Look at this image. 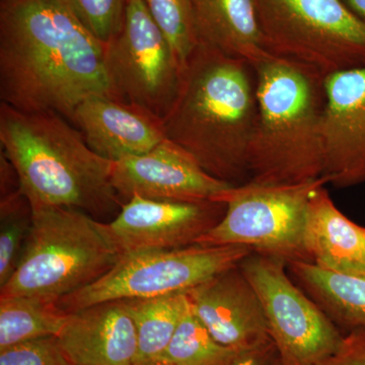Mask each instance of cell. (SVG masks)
<instances>
[{
	"label": "cell",
	"instance_id": "6da1fadb",
	"mask_svg": "<svg viewBox=\"0 0 365 365\" xmlns=\"http://www.w3.org/2000/svg\"><path fill=\"white\" fill-rule=\"evenodd\" d=\"M117 98L98 40L64 0H0V98L71 120L86 98ZM119 100V98H118Z\"/></svg>",
	"mask_w": 365,
	"mask_h": 365
},
{
	"label": "cell",
	"instance_id": "7a4b0ae2",
	"mask_svg": "<svg viewBox=\"0 0 365 365\" xmlns=\"http://www.w3.org/2000/svg\"><path fill=\"white\" fill-rule=\"evenodd\" d=\"M258 119L257 78L247 60L199 43L163 124L167 139L207 174L230 186L250 182V148Z\"/></svg>",
	"mask_w": 365,
	"mask_h": 365
},
{
	"label": "cell",
	"instance_id": "3957f363",
	"mask_svg": "<svg viewBox=\"0 0 365 365\" xmlns=\"http://www.w3.org/2000/svg\"><path fill=\"white\" fill-rule=\"evenodd\" d=\"M55 112H23L0 104L1 151L13 163L32 209L60 207L104 216L121 209L112 184L113 162L86 144Z\"/></svg>",
	"mask_w": 365,
	"mask_h": 365
},
{
	"label": "cell",
	"instance_id": "277c9868",
	"mask_svg": "<svg viewBox=\"0 0 365 365\" xmlns=\"http://www.w3.org/2000/svg\"><path fill=\"white\" fill-rule=\"evenodd\" d=\"M254 67L258 119L250 148V182L316 181L325 170V76L272 56Z\"/></svg>",
	"mask_w": 365,
	"mask_h": 365
},
{
	"label": "cell",
	"instance_id": "5b68a950",
	"mask_svg": "<svg viewBox=\"0 0 365 365\" xmlns=\"http://www.w3.org/2000/svg\"><path fill=\"white\" fill-rule=\"evenodd\" d=\"M123 252L108 223L73 208L33 209V223L18 268L0 297L59 302L100 279Z\"/></svg>",
	"mask_w": 365,
	"mask_h": 365
},
{
	"label": "cell",
	"instance_id": "8992f818",
	"mask_svg": "<svg viewBox=\"0 0 365 365\" xmlns=\"http://www.w3.org/2000/svg\"><path fill=\"white\" fill-rule=\"evenodd\" d=\"M264 50L328 78L365 66V19L344 0H253Z\"/></svg>",
	"mask_w": 365,
	"mask_h": 365
},
{
	"label": "cell",
	"instance_id": "52a82bcc",
	"mask_svg": "<svg viewBox=\"0 0 365 365\" xmlns=\"http://www.w3.org/2000/svg\"><path fill=\"white\" fill-rule=\"evenodd\" d=\"M327 184L323 176L304 184L230 187L222 197L227 212L196 245L244 246L287 264L312 263L304 247L307 207L314 190Z\"/></svg>",
	"mask_w": 365,
	"mask_h": 365
},
{
	"label": "cell",
	"instance_id": "ba28073f",
	"mask_svg": "<svg viewBox=\"0 0 365 365\" xmlns=\"http://www.w3.org/2000/svg\"><path fill=\"white\" fill-rule=\"evenodd\" d=\"M244 246L192 245L174 250H144L122 255L100 279L66 295V313L111 300L151 299L182 294L241 263L252 253Z\"/></svg>",
	"mask_w": 365,
	"mask_h": 365
},
{
	"label": "cell",
	"instance_id": "9c48e42d",
	"mask_svg": "<svg viewBox=\"0 0 365 365\" xmlns=\"http://www.w3.org/2000/svg\"><path fill=\"white\" fill-rule=\"evenodd\" d=\"M105 66L117 98L167 116L184 67L143 0H127L121 28L105 43Z\"/></svg>",
	"mask_w": 365,
	"mask_h": 365
},
{
	"label": "cell",
	"instance_id": "30bf717a",
	"mask_svg": "<svg viewBox=\"0 0 365 365\" xmlns=\"http://www.w3.org/2000/svg\"><path fill=\"white\" fill-rule=\"evenodd\" d=\"M239 266L260 297L285 365H316L339 349L345 334L297 287L284 261L252 252Z\"/></svg>",
	"mask_w": 365,
	"mask_h": 365
},
{
	"label": "cell",
	"instance_id": "8fae6325",
	"mask_svg": "<svg viewBox=\"0 0 365 365\" xmlns=\"http://www.w3.org/2000/svg\"><path fill=\"white\" fill-rule=\"evenodd\" d=\"M227 212L218 201L153 200L134 196L108 223L124 253L174 250L196 245Z\"/></svg>",
	"mask_w": 365,
	"mask_h": 365
},
{
	"label": "cell",
	"instance_id": "7c38bea8",
	"mask_svg": "<svg viewBox=\"0 0 365 365\" xmlns=\"http://www.w3.org/2000/svg\"><path fill=\"white\" fill-rule=\"evenodd\" d=\"M118 195L153 200L218 201L230 185L207 174L191 155L165 139L153 150L113 163Z\"/></svg>",
	"mask_w": 365,
	"mask_h": 365
},
{
	"label": "cell",
	"instance_id": "4fadbf2b",
	"mask_svg": "<svg viewBox=\"0 0 365 365\" xmlns=\"http://www.w3.org/2000/svg\"><path fill=\"white\" fill-rule=\"evenodd\" d=\"M324 177L336 188L365 182V66L325 81Z\"/></svg>",
	"mask_w": 365,
	"mask_h": 365
},
{
	"label": "cell",
	"instance_id": "5bb4252c",
	"mask_svg": "<svg viewBox=\"0 0 365 365\" xmlns=\"http://www.w3.org/2000/svg\"><path fill=\"white\" fill-rule=\"evenodd\" d=\"M186 294L197 318L225 347L242 351L271 340L260 297L239 265Z\"/></svg>",
	"mask_w": 365,
	"mask_h": 365
},
{
	"label": "cell",
	"instance_id": "9a60e30c",
	"mask_svg": "<svg viewBox=\"0 0 365 365\" xmlns=\"http://www.w3.org/2000/svg\"><path fill=\"white\" fill-rule=\"evenodd\" d=\"M69 122L81 131L91 150L113 163L144 155L167 139L160 118L106 96L86 98Z\"/></svg>",
	"mask_w": 365,
	"mask_h": 365
},
{
	"label": "cell",
	"instance_id": "2e32d148",
	"mask_svg": "<svg viewBox=\"0 0 365 365\" xmlns=\"http://www.w3.org/2000/svg\"><path fill=\"white\" fill-rule=\"evenodd\" d=\"M57 342L72 365H135L138 339L126 300L68 313Z\"/></svg>",
	"mask_w": 365,
	"mask_h": 365
},
{
	"label": "cell",
	"instance_id": "e0dca14e",
	"mask_svg": "<svg viewBox=\"0 0 365 365\" xmlns=\"http://www.w3.org/2000/svg\"><path fill=\"white\" fill-rule=\"evenodd\" d=\"M304 247L319 267L339 273L365 271V227L336 207L325 185L309 197Z\"/></svg>",
	"mask_w": 365,
	"mask_h": 365
},
{
	"label": "cell",
	"instance_id": "ac0fdd59",
	"mask_svg": "<svg viewBox=\"0 0 365 365\" xmlns=\"http://www.w3.org/2000/svg\"><path fill=\"white\" fill-rule=\"evenodd\" d=\"M199 43L253 66L270 55L262 44L253 0H189Z\"/></svg>",
	"mask_w": 365,
	"mask_h": 365
},
{
	"label": "cell",
	"instance_id": "d6986e66",
	"mask_svg": "<svg viewBox=\"0 0 365 365\" xmlns=\"http://www.w3.org/2000/svg\"><path fill=\"white\" fill-rule=\"evenodd\" d=\"M287 271L340 330L365 328V271L334 272L309 262L288 263Z\"/></svg>",
	"mask_w": 365,
	"mask_h": 365
},
{
	"label": "cell",
	"instance_id": "ffe728a7",
	"mask_svg": "<svg viewBox=\"0 0 365 365\" xmlns=\"http://www.w3.org/2000/svg\"><path fill=\"white\" fill-rule=\"evenodd\" d=\"M68 317L58 302L33 297H0V350L57 337Z\"/></svg>",
	"mask_w": 365,
	"mask_h": 365
},
{
	"label": "cell",
	"instance_id": "44dd1931",
	"mask_svg": "<svg viewBox=\"0 0 365 365\" xmlns=\"http://www.w3.org/2000/svg\"><path fill=\"white\" fill-rule=\"evenodd\" d=\"M126 300L138 339L136 364L162 356L189 307L186 292Z\"/></svg>",
	"mask_w": 365,
	"mask_h": 365
},
{
	"label": "cell",
	"instance_id": "7402d4cb",
	"mask_svg": "<svg viewBox=\"0 0 365 365\" xmlns=\"http://www.w3.org/2000/svg\"><path fill=\"white\" fill-rule=\"evenodd\" d=\"M237 352L213 338L189 302L170 344L160 357L176 365H222Z\"/></svg>",
	"mask_w": 365,
	"mask_h": 365
},
{
	"label": "cell",
	"instance_id": "603a6c76",
	"mask_svg": "<svg viewBox=\"0 0 365 365\" xmlns=\"http://www.w3.org/2000/svg\"><path fill=\"white\" fill-rule=\"evenodd\" d=\"M33 223V209L20 191L0 200V287L18 268Z\"/></svg>",
	"mask_w": 365,
	"mask_h": 365
},
{
	"label": "cell",
	"instance_id": "cb8c5ba5",
	"mask_svg": "<svg viewBox=\"0 0 365 365\" xmlns=\"http://www.w3.org/2000/svg\"><path fill=\"white\" fill-rule=\"evenodd\" d=\"M157 25L165 34L182 67L199 44L189 0H143Z\"/></svg>",
	"mask_w": 365,
	"mask_h": 365
},
{
	"label": "cell",
	"instance_id": "d4e9b609",
	"mask_svg": "<svg viewBox=\"0 0 365 365\" xmlns=\"http://www.w3.org/2000/svg\"><path fill=\"white\" fill-rule=\"evenodd\" d=\"M81 23L103 43L120 30L127 0H64Z\"/></svg>",
	"mask_w": 365,
	"mask_h": 365
},
{
	"label": "cell",
	"instance_id": "484cf974",
	"mask_svg": "<svg viewBox=\"0 0 365 365\" xmlns=\"http://www.w3.org/2000/svg\"><path fill=\"white\" fill-rule=\"evenodd\" d=\"M0 365H72L56 337L42 338L0 350Z\"/></svg>",
	"mask_w": 365,
	"mask_h": 365
},
{
	"label": "cell",
	"instance_id": "4316f807",
	"mask_svg": "<svg viewBox=\"0 0 365 365\" xmlns=\"http://www.w3.org/2000/svg\"><path fill=\"white\" fill-rule=\"evenodd\" d=\"M316 365H365V328L346 333L339 349Z\"/></svg>",
	"mask_w": 365,
	"mask_h": 365
},
{
	"label": "cell",
	"instance_id": "83f0119b",
	"mask_svg": "<svg viewBox=\"0 0 365 365\" xmlns=\"http://www.w3.org/2000/svg\"><path fill=\"white\" fill-rule=\"evenodd\" d=\"M222 365H285L272 340L235 353Z\"/></svg>",
	"mask_w": 365,
	"mask_h": 365
},
{
	"label": "cell",
	"instance_id": "f1b7e54d",
	"mask_svg": "<svg viewBox=\"0 0 365 365\" xmlns=\"http://www.w3.org/2000/svg\"><path fill=\"white\" fill-rule=\"evenodd\" d=\"M346 6L359 16L360 18L365 19V0H344Z\"/></svg>",
	"mask_w": 365,
	"mask_h": 365
},
{
	"label": "cell",
	"instance_id": "f546056e",
	"mask_svg": "<svg viewBox=\"0 0 365 365\" xmlns=\"http://www.w3.org/2000/svg\"><path fill=\"white\" fill-rule=\"evenodd\" d=\"M135 365H176L169 360L163 359V357H157V359L145 360V361L139 362Z\"/></svg>",
	"mask_w": 365,
	"mask_h": 365
}]
</instances>
